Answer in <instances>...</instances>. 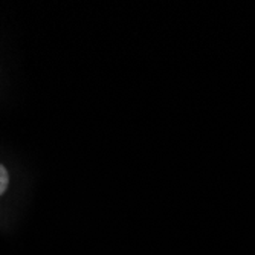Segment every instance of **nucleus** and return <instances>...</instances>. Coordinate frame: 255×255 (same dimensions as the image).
<instances>
[{
	"instance_id": "1",
	"label": "nucleus",
	"mask_w": 255,
	"mask_h": 255,
	"mask_svg": "<svg viewBox=\"0 0 255 255\" xmlns=\"http://www.w3.org/2000/svg\"><path fill=\"white\" fill-rule=\"evenodd\" d=\"M9 185V174H8V170L0 164V196H2L6 188Z\"/></svg>"
}]
</instances>
